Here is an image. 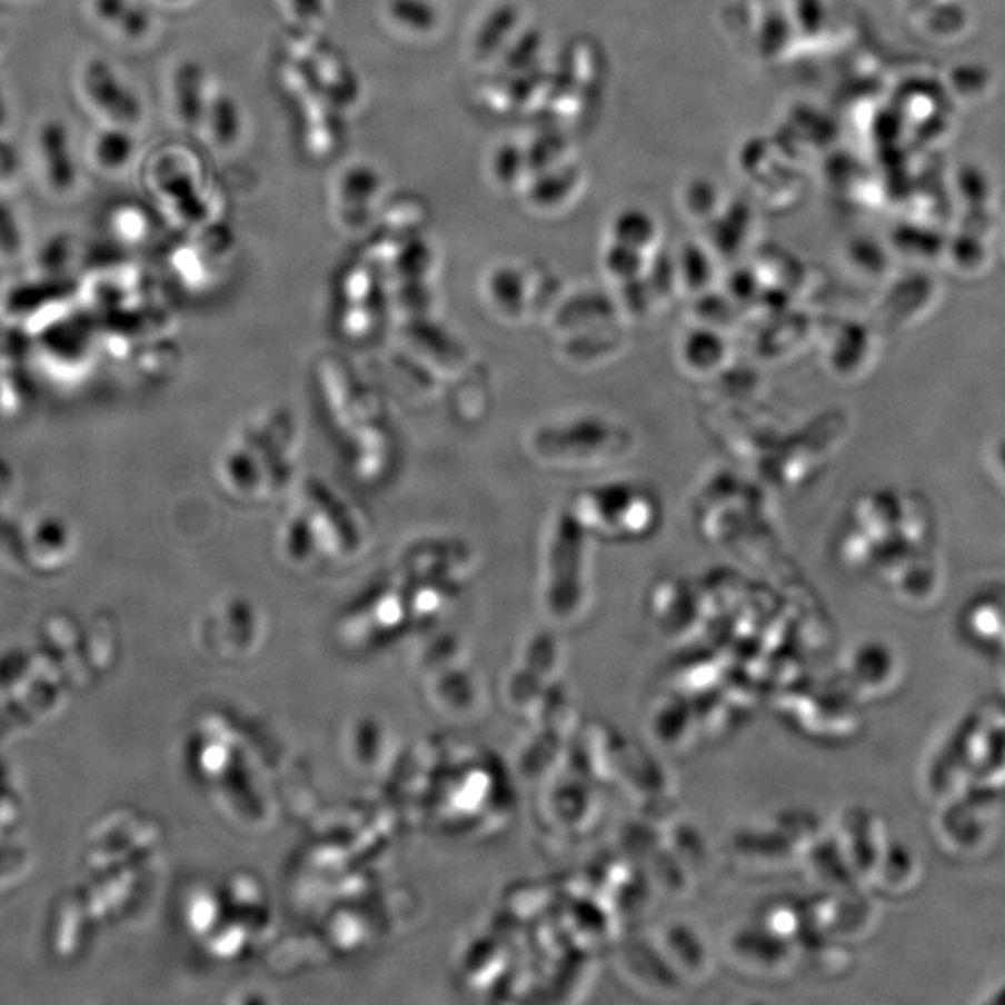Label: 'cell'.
Listing matches in <instances>:
<instances>
[{
	"mask_svg": "<svg viewBox=\"0 0 1005 1005\" xmlns=\"http://www.w3.org/2000/svg\"><path fill=\"white\" fill-rule=\"evenodd\" d=\"M137 153V142L132 138V129L118 126H105L96 135L92 142L93 162L107 173H120L131 165Z\"/></svg>",
	"mask_w": 1005,
	"mask_h": 1005,
	"instance_id": "8992f818",
	"label": "cell"
},
{
	"mask_svg": "<svg viewBox=\"0 0 1005 1005\" xmlns=\"http://www.w3.org/2000/svg\"><path fill=\"white\" fill-rule=\"evenodd\" d=\"M678 356H680L681 366L686 367L687 371L706 377L725 366L730 355H728V345H726L723 334L709 330V328H697L681 339Z\"/></svg>",
	"mask_w": 1005,
	"mask_h": 1005,
	"instance_id": "277c9868",
	"label": "cell"
},
{
	"mask_svg": "<svg viewBox=\"0 0 1005 1005\" xmlns=\"http://www.w3.org/2000/svg\"><path fill=\"white\" fill-rule=\"evenodd\" d=\"M173 107L185 126H200L206 118L203 99V74L198 63L183 62L178 66L172 80Z\"/></svg>",
	"mask_w": 1005,
	"mask_h": 1005,
	"instance_id": "5b68a950",
	"label": "cell"
},
{
	"mask_svg": "<svg viewBox=\"0 0 1005 1005\" xmlns=\"http://www.w3.org/2000/svg\"><path fill=\"white\" fill-rule=\"evenodd\" d=\"M389 12L394 16L395 21H399V24L406 29L416 30V32L435 29L436 21H438L435 7H430L427 0H391Z\"/></svg>",
	"mask_w": 1005,
	"mask_h": 1005,
	"instance_id": "52a82bcc",
	"label": "cell"
},
{
	"mask_svg": "<svg viewBox=\"0 0 1005 1005\" xmlns=\"http://www.w3.org/2000/svg\"><path fill=\"white\" fill-rule=\"evenodd\" d=\"M160 2H166V4H181L183 0H160Z\"/></svg>",
	"mask_w": 1005,
	"mask_h": 1005,
	"instance_id": "5bb4252c",
	"label": "cell"
},
{
	"mask_svg": "<svg viewBox=\"0 0 1005 1005\" xmlns=\"http://www.w3.org/2000/svg\"><path fill=\"white\" fill-rule=\"evenodd\" d=\"M998 795L968 788L955 795L937 817V838L957 857L985 852L996 833Z\"/></svg>",
	"mask_w": 1005,
	"mask_h": 1005,
	"instance_id": "6da1fadb",
	"label": "cell"
},
{
	"mask_svg": "<svg viewBox=\"0 0 1005 1005\" xmlns=\"http://www.w3.org/2000/svg\"><path fill=\"white\" fill-rule=\"evenodd\" d=\"M8 121H10V107H8L4 90H2V87H0V132L7 129Z\"/></svg>",
	"mask_w": 1005,
	"mask_h": 1005,
	"instance_id": "7c38bea8",
	"label": "cell"
},
{
	"mask_svg": "<svg viewBox=\"0 0 1005 1005\" xmlns=\"http://www.w3.org/2000/svg\"><path fill=\"white\" fill-rule=\"evenodd\" d=\"M36 153L47 189L57 196L71 195L79 185V166L71 135L62 120L51 118L41 123L36 137Z\"/></svg>",
	"mask_w": 1005,
	"mask_h": 1005,
	"instance_id": "3957f363",
	"label": "cell"
},
{
	"mask_svg": "<svg viewBox=\"0 0 1005 1005\" xmlns=\"http://www.w3.org/2000/svg\"><path fill=\"white\" fill-rule=\"evenodd\" d=\"M991 1004L996 1005H1005V982L1002 983V987L996 988V993H994L993 998L988 999Z\"/></svg>",
	"mask_w": 1005,
	"mask_h": 1005,
	"instance_id": "4fadbf2b",
	"label": "cell"
},
{
	"mask_svg": "<svg viewBox=\"0 0 1005 1005\" xmlns=\"http://www.w3.org/2000/svg\"><path fill=\"white\" fill-rule=\"evenodd\" d=\"M137 2L135 0H92V16L99 24H103L105 29L110 32H118L121 23L126 21L127 13L131 12V8Z\"/></svg>",
	"mask_w": 1005,
	"mask_h": 1005,
	"instance_id": "9c48e42d",
	"label": "cell"
},
{
	"mask_svg": "<svg viewBox=\"0 0 1005 1005\" xmlns=\"http://www.w3.org/2000/svg\"><path fill=\"white\" fill-rule=\"evenodd\" d=\"M206 118L211 121L212 137L217 138L218 143H228L233 140L237 129H239L237 127L239 116L229 99H218L211 107H207Z\"/></svg>",
	"mask_w": 1005,
	"mask_h": 1005,
	"instance_id": "ba28073f",
	"label": "cell"
},
{
	"mask_svg": "<svg viewBox=\"0 0 1005 1005\" xmlns=\"http://www.w3.org/2000/svg\"><path fill=\"white\" fill-rule=\"evenodd\" d=\"M18 173V155L4 140H0V187L12 181Z\"/></svg>",
	"mask_w": 1005,
	"mask_h": 1005,
	"instance_id": "30bf717a",
	"label": "cell"
},
{
	"mask_svg": "<svg viewBox=\"0 0 1005 1005\" xmlns=\"http://www.w3.org/2000/svg\"><path fill=\"white\" fill-rule=\"evenodd\" d=\"M292 7L304 18H317L322 13V0H291Z\"/></svg>",
	"mask_w": 1005,
	"mask_h": 1005,
	"instance_id": "8fae6325",
	"label": "cell"
},
{
	"mask_svg": "<svg viewBox=\"0 0 1005 1005\" xmlns=\"http://www.w3.org/2000/svg\"><path fill=\"white\" fill-rule=\"evenodd\" d=\"M79 90L105 126L127 127L135 131V127L142 123V101L109 60L88 58L80 68Z\"/></svg>",
	"mask_w": 1005,
	"mask_h": 1005,
	"instance_id": "7a4b0ae2",
	"label": "cell"
}]
</instances>
